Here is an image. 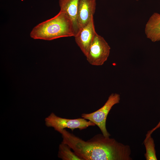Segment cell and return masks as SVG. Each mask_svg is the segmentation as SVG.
<instances>
[{
	"mask_svg": "<svg viewBox=\"0 0 160 160\" xmlns=\"http://www.w3.org/2000/svg\"><path fill=\"white\" fill-rule=\"evenodd\" d=\"M62 142L68 145L82 160H131L129 146L98 134L87 141L64 129Z\"/></svg>",
	"mask_w": 160,
	"mask_h": 160,
	"instance_id": "obj_1",
	"label": "cell"
},
{
	"mask_svg": "<svg viewBox=\"0 0 160 160\" xmlns=\"http://www.w3.org/2000/svg\"><path fill=\"white\" fill-rule=\"evenodd\" d=\"M34 39L52 40L58 38L74 36L72 22L67 14L60 10L52 18L37 25L30 33Z\"/></svg>",
	"mask_w": 160,
	"mask_h": 160,
	"instance_id": "obj_2",
	"label": "cell"
},
{
	"mask_svg": "<svg viewBox=\"0 0 160 160\" xmlns=\"http://www.w3.org/2000/svg\"><path fill=\"white\" fill-rule=\"evenodd\" d=\"M120 95L117 93H112L104 105L100 108L93 112L82 113V118L94 123L100 129L102 134L105 137H109L111 135L107 131L106 127L107 116L113 106L119 103Z\"/></svg>",
	"mask_w": 160,
	"mask_h": 160,
	"instance_id": "obj_3",
	"label": "cell"
},
{
	"mask_svg": "<svg viewBox=\"0 0 160 160\" xmlns=\"http://www.w3.org/2000/svg\"><path fill=\"white\" fill-rule=\"evenodd\" d=\"M45 124L47 127H52L60 133L65 128L71 129L72 131L78 129L80 130L87 128L89 126H94L95 124L90 121L82 118L70 119L63 118L52 113L45 119Z\"/></svg>",
	"mask_w": 160,
	"mask_h": 160,
	"instance_id": "obj_4",
	"label": "cell"
},
{
	"mask_svg": "<svg viewBox=\"0 0 160 160\" xmlns=\"http://www.w3.org/2000/svg\"><path fill=\"white\" fill-rule=\"evenodd\" d=\"M110 49L104 39L96 33L86 56L87 60L91 65H102L107 60Z\"/></svg>",
	"mask_w": 160,
	"mask_h": 160,
	"instance_id": "obj_5",
	"label": "cell"
},
{
	"mask_svg": "<svg viewBox=\"0 0 160 160\" xmlns=\"http://www.w3.org/2000/svg\"><path fill=\"white\" fill-rule=\"evenodd\" d=\"M96 33L92 16L88 23L81 28L74 36L76 43L85 56Z\"/></svg>",
	"mask_w": 160,
	"mask_h": 160,
	"instance_id": "obj_6",
	"label": "cell"
},
{
	"mask_svg": "<svg viewBox=\"0 0 160 160\" xmlns=\"http://www.w3.org/2000/svg\"><path fill=\"white\" fill-rule=\"evenodd\" d=\"M96 0H79L77 21L80 30L87 24L93 16L96 9Z\"/></svg>",
	"mask_w": 160,
	"mask_h": 160,
	"instance_id": "obj_7",
	"label": "cell"
},
{
	"mask_svg": "<svg viewBox=\"0 0 160 160\" xmlns=\"http://www.w3.org/2000/svg\"><path fill=\"white\" fill-rule=\"evenodd\" d=\"M79 1V0H59V1L60 10L65 12L72 22L74 36L80 31L77 21Z\"/></svg>",
	"mask_w": 160,
	"mask_h": 160,
	"instance_id": "obj_8",
	"label": "cell"
},
{
	"mask_svg": "<svg viewBox=\"0 0 160 160\" xmlns=\"http://www.w3.org/2000/svg\"><path fill=\"white\" fill-rule=\"evenodd\" d=\"M145 33L147 38L152 41H160V14L154 13L146 23Z\"/></svg>",
	"mask_w": 160,
	"mask_h": 160,
	"instance_id": "obj_9",
	"label": "cell"
},
{
	"mask_svg": "<svg viewBox=\"0 0 160 160\" xmlns=\"http://www.w3.org/2000/svg\"><path fill=\"white\" fill-rule=\"evenodd\" d=\"M67 145L63 142L59 145L58 157L63 160H82Z\"/></svg>",
	"mask_w": 160,
	"mask_h": 160,
	"instance_id": "obj_10",
	"label": "cell"
},
{
	"mask_svg": "<svg viewBox=\"0 0 160 160\" xmlns=\"http://www.w3.org/2000/svg\"><path fill=\"white\" fill-rule=\"evenodd\" d=\"M146 136L143 143L146 149L145 156L146 160H157L154 140L151 135Z\"/></svg>",
	"mask_w": 160,
	"mask_h": 160,
	"instance_id": "obj_11",
	"label": "cell"
},
{
	"mask_svg": "<svg viewBox=\"0 0 160 160\" xmlns=\"http://www.w3.org/2000/svg\"><path fill=\"white\" fill-rule=\"evenodd\" d=\"M160 127V120L158 123V124H157V125L154 128H153V129H152L151 130L149 131L147 133L146 135V136H148L151 135L152 133L156 129H157L158 128Z\"/></svg>",
	"mask_w": 160,
	"mask_h": 160,
	"instance_id": "obj_12",
	"label": "cell"
},
{
	"mask_svg": "<svg viewBox=\"0 0 160 160\" xmlns=\"http://www.w3.org/2000/svg\"></svg>",
	"mask_w": 160,
	"mask_h": 160,
	"instance_id": "obj_13",
	"label": "cell"
}]
</instances>
